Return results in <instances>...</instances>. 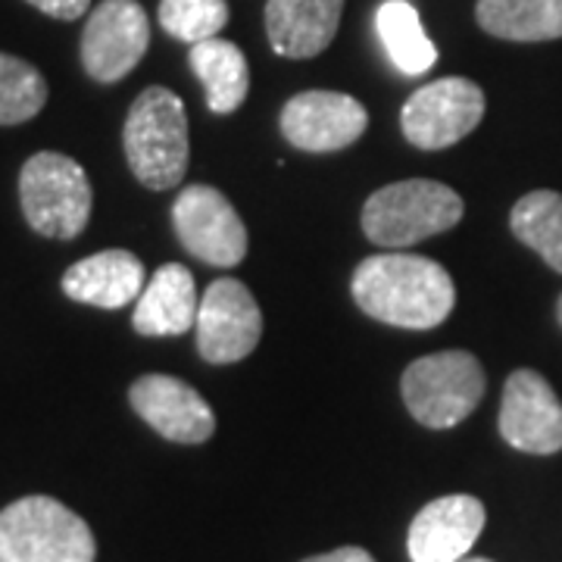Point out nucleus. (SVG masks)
<instances>
[{
  "label": "nucleus",
  "instance_id": "14",
  "mask_svg": "<svg viewBox=\"0 0 562 562\" xmlns=\"http://www.w3.org/2000/svg\"><path fill=\"white\" fill-rule=\"evenodd\" d=\"M484 503L469 494H447L428 506L409 525L406 550L413 562H462L484 528Z\"/></svg>",
  "mask_w": 562,
  "mask_h": 562
},
{
  "label": "nucleus",
  "instance_id": "7",
  "mask_svg": "<svg viewBox=\"0 0 562 562\" xmlns=\"http://www.w3.org/2000/svg\"><path fill=\"white\" fill-rule=\"evenodd\" d=\"M484 120V91L472 79L450 76L422 85L403 103V138L419 150H443L472 135Z\"/></svg>",
  "mask_w": 562,
  "mask_h": 562
},
{
  "label": "nucleus",
  "instance_id": "6",
  "mask_svg": "<svg viewBox=\"0 0 562 562\" xmlns=\"http://www.w3.org/2000/svg\"><path fill=\"white\" fill-rule=\"evenodd\" d=\"M487 375L469 350H441L406 366L401 394L413 419L425 428H453L482 403Z\"/></svg>",
  "mask_w": 562,
  "mask_h": 562
},
{
  "label": "nucleus",
  "instance_id": "3",
  "mask_svg": "<svg viewBox=\"0 0 562 562\" xmlns=\"http://www.w3.org/2000/svg\"><path fill=\"white\" fill-rule=\"evenodd\" d=\"M465 203L443 181L406 179L379 188L362 206V235L384 250H406L413 244L460 225Z\"/></svg>",
  "mask_w": 562,
  "mask_h": 562
},
{
  "label": "nucleus",
  "instance_id": "21",
  "mask_svg": "<svg viewBox=\"0 0 562 562\" xmlns=\"http://www.w3.org/2000/svg\"><path fill=\"white\" fill-rule=\"evenodd\" d=\"M513 235L531 247L553 272L562 276V194L560 191H531L509 213Z\"/></svg>",
  "mask_w": 562,
  "mask_h": 562
},
{
  "label": "nucleus",
  "instance_id": "11",
  "mask_svg": "<svg viewBox=\"0 0 562 562\" xmlns=\"http://www.w3.org/2000/svg\"><path fill=\"white\" fill-rule=\"evenodd\" d=\"M497 428L503 441L522 453H535V457L560 453L562 403L541 372L516 369L506 379Z\"/></svg>",
  "mask_w": 562,
  "mask_h": 562
},
{
  "label": "nucleus",
  "instance_id": "19",
  "mask_svg": "<svg viewBox=\"0 0 562 562\" xmlns=\"http://www.w3.org/2000/svg\"><path fill=\"white\" fill-rule=\"evenodd\" d=\"M475 20L503 41L562 38V0H479Z\"/></svg>",
  "mask_w": 562,
  "mask_h": 562
},
{
  "label": "nucleus",
  "instance_id": "24",
  "mask_svg": "<svg viewBox=\"0 0 562 562\" xmlns=\"http://www.w3.org/2000/svg\"><path fill=\"white\" fill-rule=\"evenodd\" d=\"M25 3H32L44 16H54V20L63 22L79 20L91 10V0H25Z\"/></svg>",
  "mask_w": 562,
  "mask_h": 562
},
{
  "label": "nucleus",
  "instance_id": "10",
  "mask_svg": "<svg viewBox=\"0 0 562 562\" xmlns=\"http://www.w3.org/2000/svg\"><path fill=\"white\" fill-rule=\"evenodd\" d=\"M198 353L213 366L241 362L262 338V313L250 288L238 279H216L198 310Z\"/></svg>",
  "mask_w": 562,
  "mask_h": 562
},
{
  "label": "nucleus",
  "instance_id": "20",
  "mask_svg": "<svg viewBox=\"0 0 562 562\" xmlns=\"http://www.w3.org/2000/svg\"><path fill=\"white\" fill-rule=\"evenodd\" d=\"M375 29L387 57L403 76H425L438 63V47L425 35L409 0H384L375 13Z\"/></svg>",
  "mask_w": 562,
  "mask_h": 562
},
{
  "label": "nucleus",
  "instance_id": "2",
  "mask_svg": "<svg viewBox=\"0 0 562 562\" xmlns=\"http://www.w3.org/2000/svg\"><path fill=\"white\" fill-rule=\"evenodd\" d=\"M122 147L132 176L144 188L150 191L179 188L188 176V160H191L184 101L162 85L144 88L125 116Z\"/></svg>",
  "mask_w": 562,
  "mask_h": 562
},
{
  "label": "nucleus",
  "instance_id": "4",
  "mask_svg": "<svg viewBox=\"0 0 562 562\" xmlns=\"http://www.w3.org/2000/svg\"><path fill=\"white\" fill-rule=\"evenodd\" d=\"M98 541L66 503L32 494L0 509V562H94Z\"/></svg>",
  "mask_w": 562,
  "mask_h": 562
},
{
  "label": "nucleus",
  "instance_id": "8",
  "mask_svg": "<svg viewBox=\"0 0 562 562\" xmlns=\"http://www.w3.org/2000/svg\"><path fill=\"white\" fill-rule=\"evenodd\" d=\"M172 228L181 247L206 266L232 269L247 257V225L213 184H188L172 203Z\"/></svg>",
  "mask_w": 562,
  "mask_h": 562
},
{
  "label": "nucleus",
  "instance_id": "1",
  "mask_svg": "<svg viewBox=\"0 0 562 562\" xmlns=\"http://www.w3.org/2000/svg\"><path fill=\"white\" fill-rule=\"evenodd\" d=\"M350 294L366 316L413 331L438 328L457 306V284L441 262L406 250L366 257L350 279Z\"/></svg>",
  "mask_w": 562,
  "mask_h": 562
},
{
  "label": "nucleus",
  "instance_id": "27",
  "mask_svg": "<svg viewBox=\"0 0 562 562\" xmlns=\"http://www.w3.org/2000/svg\"><path fill=\"white\" fill-rule=\"evenodd\" d=\"M465 562H491V560H482V557H479V560H465Z\"/></svg>",
  "mask_w": 562,
  "mask_h": 562
},
{
  "label": "nucleus",
  "instance_id": "26",
  "mask_svg": "<svg viewBox=\"0 0 562 562\" xmlns=\"http://www.w3.org/2000/svg\"><path fill=\"white\" fill-rule=\"evenodd\" d=\"M557 319H560L562 325V294H560V303H557Z\"/></svg>",
  "mask_w": 562,
  "mask_h": 562
},
{
  "label": "nucleus",
  "instance_id": "15",
  "mask_svg": "<svg viewBox=\"0 0 562 562\" xmlns=\"http://www.w3.org/2000/svg\"><path fill=\"white\" fill-rule=\"evenodd\" d=\"M147 284V269L132 250H101L72 262L63 272V294L69 301L88 303L98 310H122L140 297Z\"/></svg>",
  "mask_w": 562,
  "mask_h": 562
},
{
  "label": "nucleus",
  "instance_id": "17",
  "mask_svg": "<svg viewBox=\"0 0 562 562\" xmlns=\"http://www.w3.org/2000/svg\"><path fill=\"white\" fill-rule=\"evenodd\" d=\"M198 284L181 262L160 266L140 291L132 313V328L144 338H179L198 325Z\"/></svg>",
  "mask_w": 562,
  "mask_h": 562
},
{
  "label": "nucleus",
  "instance_id": "22",
  "mask_svg": "<svg viewBox=\"0 0 562 562\" xmlns=\"http://www.w3.org/2000/svg\"><path fill=\"white\" fill-rule=\"evenodd\" d=\"M47 103V79L29 60L0 54V125H20Z\"/></svg>",
  "mask_w": 562,
  "mask_h": 562
},
{
  "label": "nucleus",
  "instance_id": "25",
  "mask_svg": "<svg viewBox=\"0 0 562 562\" xmlns=\"http://www.w3.org/2000/svg\"><path fill=\"white\" fill-rule=\"evenodd\" d=\"M303 562H375L369 550L362 547H341V550H331V553H322V557H310Z\"/></svg>",
  "mask_w": 562,
  "mask_h": 562
},
{
  "label": "nucleus",
  "instance_id": "9",
  "mask_svg": "<svg viewBox=\"0 0 562 562\" xmlns=\"http://www.w3.org/2000/svg\"><path fill=\"white\" fill-rule=\"evenodd\" d=\"M150 47V20L138 0H101L81 32V66L101 85L138 69Z\"/></svg>",
  "mask_w": 562,
  "mask_h": 562
},
{
  "label": "nucleus",
  "instance_id": "23",
  "mask_svg": "<svg viewBox=\"0 0 562 562\" xmlns=\"http://www.w3.org/2000/svg\"><path fill=\"white\" fill-rule=\"evenodd\" d=\"M228 3L225 0H160L157 20L169 38L198 44L216 38L228 25Z\"/></svg>",
  "mask_w": 562,
  "mask_h": 562
},
{
  "label": "nucleus",
  "instance_id": "16",
  "mask_svg": "<svg viewBox=\"0 0 562 562\" xmlns=\"http://www.w3.org/2000/svg\"><path fill=\"white\" fill-rule=\"evenodd\" d=\"M344 0H269L266 35L269 47L288 60H310L328 50L338 35Z\"/></svg>",
  "mask_w": 562,
  "mask_h": 562
},
{
  "label": "nucleus",
  "instance_id": "5",
  "mask_svg": "<svg viewBox=\"0 0 562 562\" xmlns=\"http://www.w3.org/2000/svg\"><path fill=\"white\" fill-rule=\"evenodd\" d=\"M20 203L22 216L41 238L72 241L91 220L94 191L72 157L41 150L22 162Z\"/></svg>",
  "mask_w": 562,
  "mask_h": 562
},
{
  "label": "nucleus",
  "instance_id": "13",
  "mask_svg": "<svg viewBox=\"0 0 562 562\" xmlns=\"http://www.w3.org/2000/svg\"><path fill=\"white\" fill-rule=\"evenodd\" d=\"M128 403L160 438L172 443H206L216 431L213 406L181 379L140 375L128 387Z\"/></svg>",
  "mask_w": 562,
  "mask_h": 562
},
{
  "label": "nucleus",
  "instance_id": "18",
  "mask_svg": "<svg viewBox=\"0 0 562 562\" xmlns=\"http://www.w3.org/2000/svg\"><path fill=\"white\" fill-rule=\"evenodd\" d=\"M191 69L206 91V106L216 116L235 113L250 91V69L238 44L225 38H206L191 44Z\"/></svg>",
  "mask_w": 562,
  "mask_h": 562
},
{
  "label": "nucleus",
  "instance_id": "12",
  "mask_svg": "<svg viewBox=\"0 0 562 562\" xmlns=\"http://www.w3.org/2000/svg\"><path fill=\"white\" fill-rule=\"evenodd\" d=\"M369 128V110L341 91H301L281 110V135L306 154L344 150Z\"/></svg>",
  "mask_w": 562,
  "mask_h": 562
}]
</instances>
